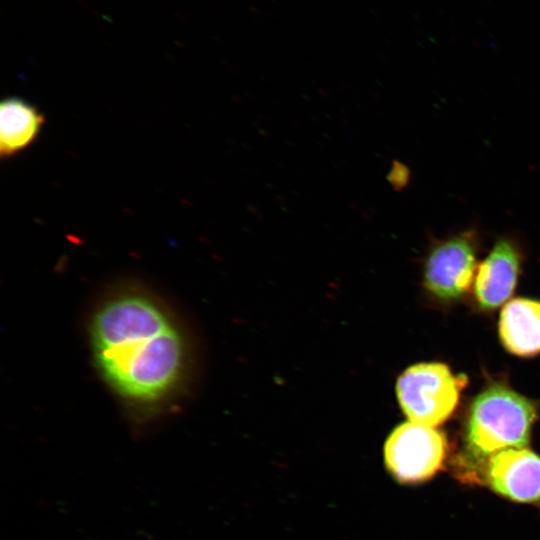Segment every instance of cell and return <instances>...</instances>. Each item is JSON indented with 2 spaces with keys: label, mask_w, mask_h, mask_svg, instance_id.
Returning a JSON list of instances; mask_svg holds the SVG:
<instances>
[{
  "label": "cell",
  "mask_w": 540,
  "mask_h": 540,
  "mask_svg": "<svg viewBox=\"0 0 540 540\" xmlns=\"http://www.w3.org/2000/svg\"><path fill=\"white\" fill-rule=\"evenodd\" d=\"M520 263V251L516 244L506 237L498 239L477 266L474 278L475 298L482 309H496L512 295Z\"/></svg>",
  "instance_id": "7"
},
{
  "label": "cell",
  "mask_w": 540,
  "mask_h": 540,
  "mask_svg": "<svg viewBox=\"0 0 540 540\" xmlns=\"http://www.w3.org/2000/svg\"><path fill=\"white\" fill-rule=\"evenodd\" d=\"M447 441L440 431L414 422L398 425L384 444V462L402 484L430 479L443 464Z\"/></svg>",
  "instance_id": "4"
},
{
  "label": "cell",
  "mask_w": 540,
  "mask_h": 540,
  "mask_svg": "<svg viewBox=\"0 0 540 540\" xmlns=\"http://www.w3.org/2000/svg\"><path fill=\"white\" fill-rule=\"evenodd\" d=\"M476 251V235L471 230L434 244L424 262L425 289L441 301L460 299L474 281Z\"/></svg>",
  "instance_id": "5"
},
{
  "label": "cell",
  "mask_w": 540,
  "mask_h": 540,
  "mask_svg": "<svg viewBox=\"0 0 540 540\" xmlns=\"http://www.w3.org/2000/svg\"><path fill=\"white\" fill-rule=\"evenodd\" d=\"M499 335L504 347L517 356L540 353V302L514 299L501 311Z\"/></svg>",
  "instance_id": "8"
},
{
  "label": "cell",
  "mask_w": 540,
  "mask_h": 540,
  "mask_svg": "<svg viewBox=\"0 0 540 540\" xmlns=\"http://www.w3.org/2000/svg\"><path fill=\"white\" fill-rule=\"evenodd\" d=\"M465 382L442 363H420L400 374L395 390L409 421L435 427L453 413Z\"/></svg>",
  "instance_id": "3"
},
{
  "label": "cell",
  "mask_w": 540,
  "mask_h": 540,
  "mask_svg": "<svg viewBox=\"0 0 540 540\" xmlns=\"http://www.w3.org/2000/svg\"><path fill=\"white\" fill-rule=\"evenodd\" d=\"M44 123L42 114L33 105L18 97H10L0 105V154L13 156L32 144Z\"/></svg>",
  "instance_id": "9"
},
{
  "label": "cell",
  "mask_w": 540,
  "mask_h": 540,
  "mask_svg": "<svg viewBox=\"0 0 540 540\" xmlns=\"http://www.w3.org/2000/svg\"><path fill=\"white\" fill-rule=\"evenodd\" d=\"M100 372L121 396L154 402L183 372L182 336L163 309L145 296L126 294L103 304L90 329Z\"/></svg>",
  "instance_id": "1"
},
{
  "label": "cell",
  "mask_w": 540,
  "mask_h": 540,
  "mask_svg": "<svg viewBox=\"0 0 540 540\" xmlns=\"http://www.w3.org/2000/svg\"><path fill=\"white\" fill-rule=\"evenodd\" d=\"M536 418L535 406L515 391L492 385L473 401L465 428L468 466L473 469L491 456L511 448H524L529 442Z\"/></svg>",
  "instance_id": "2"
},
{
  "label": "cell",
  "mask_w": 540,
  "mask_h": 540,
  "mask_svg": "<svg viewBox=\"0 0 540 540\" xmlns=\"http://www.w3.org/2000/svg\"><path fill=\"white\" fill-rule=\"evenodd\" d=\"M477 478L495 493L520 503L540 502V456L526 448L503 450L467 477Z\"/></svg>",
  "instance_id": "6"
}]
</instances>
